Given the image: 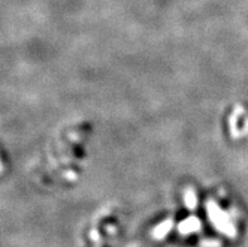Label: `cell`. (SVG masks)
Listing matches in <instances>:
<instances>
[]
</instances>
